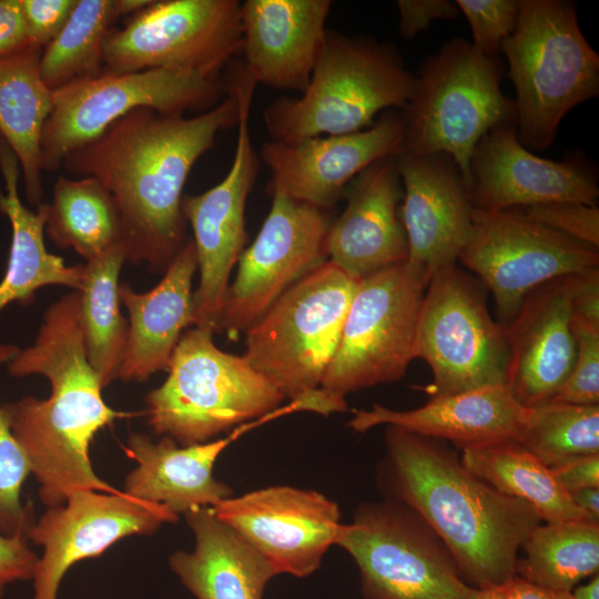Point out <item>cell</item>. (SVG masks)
Listing matches in <instances>:
<instances>
[{
  "mask_svg": "<svg viewBox=\"0 0 599 599\" xmlns=\"http://www.w3.org/2000/svg\"><path fill=\"white\" fill-rule=\"evenodd\" d=\"M238 103L226 95L195 116L165 115L141 108L70 152L62 167L95 177L114 197L122 221L126 261L164 272L185 243L183 190L196 161L216 135L237 123Z\"/></svg>",
  "mask_w": 599,
  "mask_h": 599,
  "instance_id": "1",
  "label": "cell"
},
{
  "mask_svg": "<svg viewBox=\"0 0 599 599\" xmlns=\"http://www.w3.org/2000/svg\"><path fill=\"white\" fill-rule=\"evenodd\" d=\"M7 370L16 378L42 375L51 385L47 399L26 396L0 405L40 485L41 501L50 508L78 490L119 491L94 473L89 447L101 429L133 414L103 400L104 387L84 347L79 292L47 308L33 344L19 348Z\"/></svg>",
  "mask_w": 599,
  "mask_h": 599,
  "instance_id": "2",
  "label": "cell"
},
{
  "mask_svg": "<svg viewBox=\"0 0 599 599\" xmlns=\"http://www.w3.org/2000/svg\"><path fill=\"white\" fill-rule=\"evenodd\" d=\"M380 481L390 499L419 514L474 588L504 586L518 551L541 522L528 502L467 470L439 439L387 426Z\"/></svg>",
  "mask_w": 599,
  "mask_h": 599,
  "instance_id": "3",
  "label": "cell"
},
{
  "mask_svg": "<svg viewBox=\"0 0 599 599\" xmlns=\"http://www.w3.org/2000/svg\"><path fill=\"white\" fill-rule=\"evenodd\" d=\"M414 83L390 43L327 30L305 91L272 102L263 112L264 124L273 141L284 143L358 132L372 126L378 113L403 110Z\"/></svg>",
  "mask_w": 599,
  "mask_h": 599,
  "instance_id": "4",
  "label": "cell"
},
{
  "mask_svg": "<svg viewBox=\"0 0 599 599\" xmlns=\"http://www.w3.org/2000/svg\"><path fill=\"white\" fill-rule=\"evenodd\" d=\"M519 6L516 29L500 51L516 91L518 140L541 151L571 109L598 95L599 55L570 1L519 0Z\"/></svg>",
  "mask_w": 599,
  "mask_h": 599,
  "instance_id": "5",
  "label": "cell"
},
{
  "mask_svg": "<svg viewBox=\"0 0 599 599\" xmlns=\"http://www.w3.org/2000/svg\"><path fill=\"white\" fill-rule=\"evenodd\" d=\"M359 281L329 261L314 268L245 331L244 359L291 402L331 415L319 387Z\"/></svg>",
  "mask_w": 599,
  "mask_h": 599,
  "instance_id": "6",
  "label": "cell"
},
{
  "mask_svg": "<svg viewBox=\"0 0 599 599\" xmlns=\"http://www.w3.org/2000/svg\"><path fill=\"white\" fill-rule=\"evenodd\" d=\"M502 65L465 39H451L428 57L402 110L399 153H444L469 186V163L480 139L494 126L516 123L515 102L505 97ZM469 190V189H468Z\"/></svg>",
  "mask_w": 599,
  "mask_h": 599,
  "instance_id": "7",
  "label": "cell"
},
{
  "mask_svg": "<svg viewBox=\"0 0 599 599\" xmlns=\"http://www.w3.org/2000/svg\"><path fill=\"white\" fill-rule=\"evenodd\" d=\"M213 334L204 326L186 329L166 379L145 396L150 427L181 446L210 441L275 410L285 399L243 356L217 348Z\"/></svg>",
  "mask_w": 599,
  "mask_h": 599,
  "instance_id": "8",
  "label": "cell"
},
{
  "mask_svg": "<svg viewBox=\"0 0 599 599\" xmlns=\"http://www.w3.org/2000/svg\"><path fill=\"white\" fill-rule=\"evenodd\" d=\"M335 545L354 559L363 599L476 598L444 541L402 501L359 505Z\"/></svg>",
  "mask_w": 599,
  "mask_h": 599,
  "instance_id": "9",
  "label": "cell"
},
{
  "mask_svg": "<svg viewBox=\"0 0 599 599\" xmlns=\"http://www.w3.org/2000/svg\"><path fill=\"white\" fill-rule=\"evenodd\" d=\"M426 284L406 263L357 284L339 342L319 387L331 413L347 409L353 392L400 379L414 359V343Z\"/></svg>",
  "mask_w": 599,
  "mask_h": 599,
  "instance_id": "10",
  "label": "cell"
},
{
  "mask_svg": "<svg viewBox=\"0 0 599 599\" xmlns=\"http://www.w3.org/2000/svg\"><path fill=\"white\" fill-rule=\"evenodd\" d=\"M222 74L177 69L105 73L53 91L41 138V166L54 172L64 158L130 112L146 108L165 115L207 111L223 100Z\"/></svg>",
  "mask_w": 599,
  "mask_h": 599,
  "instance_id": "11",
  "label": "cell"
},
{
  "mask_svg": "<svg viewBox=\"0 0 599 599\" xmlns=\"http://www.w3.org/2000/svg\"><path fill=\"white\" fill-rule=\"evenodd\" d=\"M414 358L430 367L432 396L507 383V327L490 316L484 284L457 265L437 272L426 286Z\"/></svg>",
  "mask_w": 599,
  "mask_h": 599,
  "instance_id": "12",
  "label": "cell"
},
{
  "mask_svg": "<svg viewBox=\"0 0 599 599\" xmlns=\"http://www.w3.org/2000/svg\"><path fill=\"white\" fill-rule=\"evenodd\" d=\"M458 260L491 292L497 321L505 327L536 287L599 267L598 247L517 209L474 207L471 233Z\"/></svg>",
  "mask_w": 599,
  "mask_h": 599,
  "instance_id": "13",
  "label": "cell"
},
{
  "mask_svg": "<svg viewBox=\"0 0 599 599\" xmlns=\"http://www.w3.org/2000/svg\"><path fill=\"white\" fill-rule=\"evenodd\" d=\"M236 0H152L113 28L103 50V72L177 69L221 74L241 52Z\"/></svg>",
  "mask_w": 599,
  "mask_h": 599,
  "instance_id": "14",
  "label": "cell"
},
{
  "mask_svg": "<svg viewBox=\"0 0 599 599\" xmlns=\"http://www.w3.org/2000/svg\"><path fill=\"white\" fill-rule=\"evenodd\" d=\"M226 81L237 98V141L230 170L213 187L184 195L182 212L193 231L200 282L193 292L194 326L220 329L231 272L246 241L245 206L254 186L260 155L250 134V111L256 83L243 65Z\"/></svg>",
  "mask_w": 599,
  "mask_h": 599,
  "instance_id": "15",
  "label": "cell"
},
{
  "mask_svg": "<svg viewBox=\"0 0 599 599\" xmlns=\"http://www.w3.org/2000/svg\"><path fill=\"white\" fill-rule=\"evenodd\" d=\"M272 205L253 243L238 258L220 329L230 337L252 326L292 285L327 261L331 221L324 210L270 187Z\"/></svg>",
  "mask_w": 599,
  "mask_h": 599,
  "instance_id": "16",
  "label": "cell"
},
{
  "mask_svg": "<svg viewBox=\"0 0 599 599\" xmlns=\"http://www.w3.org/2000/svg\"><path fill=\"white\" fill-rule=\"evenodd\" d=\"M165 507L119 490H78L50 507L33 524L28 540L43 547L38 559L32 599H58L61 580L77 562L99 557L116 541L151 535L164 522L177 521Z\"/></svg>",
  "mask_w": 599,
  "mask_h": 599,
  "instance_id": "17",
  "label": "cell"
},
{
  "mask_svg": "<svg viewBox=\"0 0 599 599\" xmlns=\"http://www.w3.org/2000/svg\"><path fill=\"white\" fill-rule=\"evenodd\" d=\"M215 515L243 537L276 575L305 578L321 566L341 526L338 505L312 490L270 486L231 496Z\"/></svg>",
  "mask_w": 599,
  "mask_h": 599,
  "instance_id": "18",
  "label": "cell"
},
{
  "mask_svg": "<svg viewBox=\"0 0 599 599\" xmlns=\"http://www.w3.org/2000/svg\"><path fill=\"white\" fill-rule=\"evenodd\" d=\"M395 158L403 184L399 216L408 245L405 263L427 285L437 272L456 265L471 233L474 205L448 155L398 153Z\"/></svg>",
  "mask_w": 599,
  "mask_h": 599,
  "instance_id": "19",
  "label": "cell"
},
{
  "mask_svg": "<svg viewBox=\"0 0 599 599\" xmlns=\"http://www.w3.org/2000/svg\"><path fill=\"white\" fill-rule=\"evenodd\" d=\"M402 113L388 110L362 131L297 142H265L260 159L272 173L270 187L314 207L333 206L351 182L374 162L399 153Z\"/></svg>",
  "mask_w": 599,
  "mask_h": 599,
  "instance_id": "20",
  "label": "cell"
},
{
  "mask_svg": "<svg viewBox=\"0 0 599 599\" xmlns=\"http://www.w3.org/2000/svg\"><path fill=\"white\" fill-rule=\"evenodd\" d=\"M474 207L509 210L554 202L595 205L599 195L595 171L577 158L561 162L535 155L518 140L516 123L490 129L469 163Z\"/></svg>",
  "mask_w": 599,
  "mask_h": 599,
  "instance_id": "21",
  "label": "cell"
},
{
  "mask_svg": "<svg viewBox=\"0 0 599 599\" xmlns=\"http://www.w3.org/2000/svg\"><path fill=\"white\" fill-rule=\"evenodd\" d=\"M301 412L296 402L235 427L227 436L190 446H179L169 436L153 441L143 433L129 435L124 451L136 463L126 476V495L161 505L179 515L210 507L233 496L226 484L213 476V468L221 453L246 432L280 416Z\"/></svg>",
  "mask_w": 599,
  "mask_h": 599,
  "instance_id": "22",
  "label": "cell"
},
{
  "mask_svg": "<svg viewBox=\"0 0 599 599\" xmlns=\"http://www.w3.org/2000/svg\"><path fill=\"white\" fill-rule=\"evenodd\" d=\"M346 191V207L327 231V261L357 281L405 263L408 245L399 216L403 184L395 155L370 164Z\"/></svg>",
  "mask_w": 599,
  "mask_h": 599,
  "instance_id": "23",
  "label": "cell"
},
{
  "mask_svg": "<svg viewBox=\"0 0 599 599\" xmlns=\"http://www.w3.org/2000/svg\"><path fill=\"white\" fill-rule=\"evenodd\" d=\"M329 0H247L240 7L244 69L256 84L300 93L322 53Z\"/></svg>",
  "mask_w": 599,
  "mask_h": 599,
  "instance_id": "24",
  "label": "cell"
},
{
  "mask_svg": "<svg viewBox=\"0 0 599 599\" xmlns=\"http://www.w3.org/2000/svg\"><path fill=\"white\" fill-rule=\"evenodd\" d=\"M507 335L510 394L526 408L549 403L576 358L567 276L532 290L507 326Z\"/></svg>",
  "mask_w": 599,
  "mask_h": 599,
  "instance_id": "25",
  "label": "cell"
},
{
  "mask_svg": "<svg viewBox=\"0 0 599 599\" xmlns=\"http://www.w3.org/2000/svg\"><path fill=\"white\" fill-rule=\"evenodd\" d=\"M527 414L528 408L512 397L506 385H495L432 396L425 405L409 410L374 404L369 409L355 410L347 426L357 433L379 425L394 426L464 449L517 440Z\"/></svg>",
  "mask_w": 599,
  "mask_h": 599,
  "instance_id": "26",
  "label": "cell"
},
{
  "mask_svg": "<svg viewBox=\"0 0 599 599\" xmlns=\"http://www.w3.org/2000/svg\"><path fill=\"white\" fill-rule=\"evenodd\" d=\"M196 270V250L190 238L150 291L135 292L130 284L120 283L129 332L118 379L143 383L169 369L184 329L195 325L192 281Z\"/></svg>",
  "mask_w": 599,
  "mask_h": 599,
  "instance_id": "27",
  "label": "cell"
},
{
  "mask_svg": "<svg viewBox=\"0 0 599 599\" xmlns=\"http://www.w3.org/2000/svg\"><path fill=\"white\" fill-rule=\"evenodd\" d=\"M195 537L192 551L176 550L171 570L196 599H263L276 577L271 565L213 508L184 515Z\"/></svg>",
  "mask_w": 599,
  "mask_h": 599,
  "instance_id": "28",
  "label": "cell"
},
{
  "mask_svg": "<svg viewBox=\"0 0 599 599\" xmlns=\"http://www.w3.org/2000/svg\"><path fill=\"white\" fill-rule=\"evenodd\" d=\"M0 213L11 226L8 264L0 281V312L11 303L30 304L35 292L44 286L60 285L80 291L84 264L68 266L47 251L44 243L48 204L34 210L20 199L21 172L18 159L0 135Z\"/></svg>",
  "mask_w": 599,
  "mask_h": 599,
  "instance_id": "29",
  "label": "cell"
},
{
  "mask_svg": "<svg viewBox=\"0 0 599 599\" xmlns=\"http://www.w3.org/2000/svg\"><path fill=\"white\" fill-rule=\"evenodd\" d=\"M41 48L27 45L0 58V135L16 154L24 196L43 199L41 138L53 108V92L40 74Z\"/></svg>",
  "mask_w": 599,
  "mask_h": 599,
  "instance_id": "30",
  "label": "cell"
},
{
  "mask_svg": "<svg viewBox=\"0 0 599 599\" xmlns=\"http://www.w3.org/2000/svg\"><path fill=\"white\" fill-rule=\"evenodd\" d=\"M460 461L498 491L528 502L546 524L588 519L550 469L515 439L464 448Z\"/></svg>",
  "mask_w": 599,
  "mask_h": 599,
  "instance_id": "31",
  "label": "cell"
},
{
  "mask_svg": "<svg viewBox=\"0 0 599 599\" xmlns=\"http://www.w3.org/2000/svg\"><path fill=\"white\" fill-rule=\"evenodd\" d=\"M45 233L58 247L72 248L85 262L123 243L116 202L93 176L57 179L48 204Z\"/></svg>",
  "mask_w": 599,
  "mask_h": 599,
  "instance_id": "32",
  "label": "cell"
},
{
  "mask_svg": "<svg viewBox=\"0 0 599 599\" xmlns=\"http://www.w3.org/2000/svg\"><path fill=\"white\" fill-rule=\"evenodd\" d=\"M126 262L124 244L84 263L80 319L88 361L103 387L118 379L129 323L121 313L120 272Z\"/></svg>",
  "mask_w": 599,
  "mask_h": 599,
  "instance_id": "33",
  "label": "cell"
},
{
  "mask_svg": "<svg viewBox=\"0 0 599 599\" xmlns=\"http://www.w3.org/2000/svg\"><path fill=\"white\" fill-rule=\"evenodd\" d=\"M515 575L539 587L572 591L598 573L599 522L581 519L539 524L522 544Z\"/></svg>",
  "mask_w": 599,
  "mask_h": 599,
  "instance_id": "34",
  "label": "cell"
},
{
  "mask_svg": "<svg viewBox=\"0 0 599 599\" xmlns=\"http://www.w3.org/2000/svg\"><path fill=\"white\" fill-rule=\"evenodd\" d=\"M120 18L118 0H78L63 29L42 50L44 84L53 92L101 75L104 43Z\"/></svg>",
  "mask_w": 599,
  "mask_h": 599,
  "instance_id": "35",
  "label": "cell"
},
{
  "mask_svg": "<svg viewBox=\"0 0 599 599\" xmlns=\"http://www.w3.org/2000/svg\"><path fill=\"white\" fill-rule=\"evenodd\" d=\"M517 441L548 468L599 455V405L549 402L528 408Z\"/></svg>",
  "mask_w": 599,
  "mask_h": 599,
  "instance_id": "36",
  "label": "cell"
},
{
  "mask_svg": "<svg viewBox=\"0 0 599 599\" xmlns=\"http://www.w3.org/2000/svg\"><path fill=\"white\" fill-rule=\"evenodd\" d=\"M19 351L12 344L0 343V366ZM30 474L28 460L14 438L0 408V534L26 537L35 522L32 506L21 501V489Z\"/></svg>",
  "mask_w": 599,
  "mask_h": 599,
  "instance_id": "37",
  "label": "cell"
},
{
  "mask_svg": "<svg viewBox=\"0 0 599 599\" xmlns=\"http://www.w3.org/2000/svg\"><path fill=\"white\" fill-rule=\"evenodd\" d=\"M576 358L571 372L550 402L575 405L599 403V325L571 317Z\"/></svg>",
  "mask_w": 599,
  "mask_h": 599,
  "instance_id": "38",
  "label": "cell"
},
{
  "mask_svg": "<svg viewBox=\"0 0 599 599\" xmlns=\"http://www.w3.org/2000/svg\"><path fill=\"white\" fill-rule=\"evenodd\" d=\"M471 29L473 44L497 57L512 34L519 18V0H457L455 2Z\"/></svg>",
  "mask_w": 599,
  "mask_h": 599,
  "instance_id": "39",
  "label": "cell"
},
{
  "mask_svg": "<svg viewBox=\"0 0 599 599\" xmlns=\"http://www.w3.org/2000/svg\"><path fill=\"white\" fill-rule=\"evenodd\" d=\"M517 210L536 222L599 247V210L596 205L554 202Z\"/></svg>",
  "mask_w": 599,
  "mask_h": 599,
  "instance_id": "40",
  "label": "cell"
},
{
  "mask_svg": "<svg viewBox=\"0 0 599 599\" xmlns=\"http://www.w3.org/2000/svg\"><path fill=\"white\" fill-rule=\"evenodd\" d=\"M78 0H20L30 45L47 47L63 29Z\"/></svg>",
  "mask_w": 599,
  "mask_h": 599,
  "instance_id": "41",
  "label": "cell"
},
{
  "mask_svg": "<svg viewBox=\"0 0 599 599\" xmlns=\"http://www.w3.org/2000/svg\"><path fill=\"white\" fill-rule=\"evenodd\" d=\"M26 537H7L0 534V598L7 588L18 581L31 580L39 557Z\"/></svg>",
  "mask_w": 599,
  "mask_h": 599,
  "instance_id": "42",
  "label": "cell"
},
{
  "mask_svg": "<svg viewBox=\"0 0 599 599\" xmlns=\"http://www.w3.org/2000/svg\"><path fill=\"white\" fill-rule=\"evenodd\" d=\"M399 33L410 40L420 31H426L437 19H453L459 13L455 3L448 0H398Z\"/></svg>",
  "mask_w": 599,
  "mask_h": 599,
  "instance_id": "43",
  "label": "cell"
},
{
  "mask_svg": "<svg viewBox=\"0 0 599 599\" xmlns=\"http://www.w3.org/2000/svg\"><path fill=\"white\" fill-rule=\"evenodd\" d=\"M571 317L599 325V267L567 276Z\"/></svg>",
  "mask_w": 599,
  "mask_h": 599,
  "instance_id": "44",
  "label": "cell"
},
{
  "mask_svg": "<svg viewBox=\"0 0 599 599\" xmlns=\"http://www.w3.org/2000/svg\"><path fill=\"white\" fill-rule=\"evenodd\" d=\"M549 469L567 493L599 487V455L573 458Z\"/></svg>",
  "mask_w": 599,
  "mask_h": 599,
  "instance_id": "45",
  "label": "cell"
},
{
  "mask_svg": "<svg viewBox=\"0 0 599 599\" xmlns=\"http://www.w3.org/2000/svg\"><path fill=\"white\" fill-rule=\"evenodd\" d=\"M27 45L20 0H0V58Z\"/></svg>",
  "mask_w": 599,
  "mask_h": 599,
  "instance_id": "46",
  "label": "cell"
},
{
  "mask_svg": "<svg viewBox=\"0 0 599 599\" xmlns=\"http://www.w3.org/2000/svg\"><path fill=\"white\" fill-rule=\"evenodd\" d=\"M504 586L510 599H575L572 591L539 587L516 575Z\"/></svg>",
  "mask_w": 599,
  "mask_h": 599,
  "instance_id": "47",
  "label": "cell"
},
{
  "mask_svg": "<svg viewBox=\"0 0 599 599\" xmlns=\"http://www.w3.org/2000/svg\"><path fill=\"white\" fill-rule=\"evenodd\" d=\"M568 494L588 519L599 522V487L581 488Z\"/></svg>",
  "mask_w": 599,
  "mask_h": 599,
  "instance_id": "48",
  "label": "cell"
},
{
  "mask_svg": "<svg viewBox=\"0 0 599 599\" xmlns=\"http://www.w3.org/2000/svg\"><path fill=\"white\" fill-rule=\"evenodd\" d=\"M575 599H599V576L598 573L582 586L572 590Z\"/></svg>",
  "mask_w": 599,
  "mask_h": 599,
  "instance_id": "49",
  "label": "cell"
},
{
  "mask_svg": "<svg viewBox=\"0 0 599 599\" xmlns=\"http://www.w3.org/2000/svg\"><path fill=\"white\" fill-rule=\"evenodd\" d=\"M152 0H118L121 17H131L148 7Z\"/></svg>",
  "mask_w": 599,
  "mask_h": 599,
  "instance_id": "50",
  "label": "cell"
},
{
  "mask_svg": "<svg viewBox=\"0 0 599 599\" xmlns=\"http://www.w3.org/2000/svg\"><path fill=\"white\" fill-rule=\"evenodd\" d=\"M475 599H510L505 586L488 587L477 590Z\"/></svg>",
  "mask_w": 599,
  "mask_h": 599,
  "instance_id": "51",
  "label": "cell"
}]
</instances>
